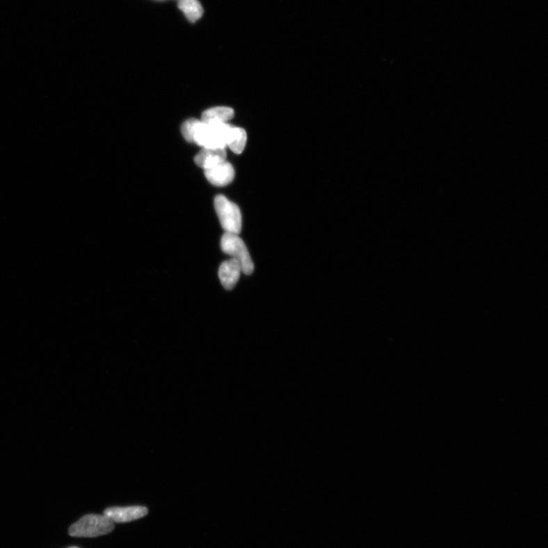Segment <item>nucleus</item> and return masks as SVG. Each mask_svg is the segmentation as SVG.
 Listing matches in <instances>:
<instances>
[{"instance_id":"5","label":"nucleus","mask_w":548,"mask_h":548,"mask_svg":"<svg viewBox=\"0 0 548 548\" xmlns=\"http://www.w3.org/2000/svg\"><path fill=\"white\" fill-rule=\"evenodd\" d=\"M147 514V508L140 506L111 507L104 512V515L114 523L130 522L146 517Z\"/></svg>"},{"instance_id":"9","label":"nucleus","mask_w":548,"mask_h":548,"mask_svg":"<svg viewBox=\"0 0 548 548\" xmlns=\"http://www.w3.org/2000/svg\"><path fill=\"white\" fill-rule=\"evenodd\" d=\"M234 117V110L229 107H215L205 111L202 115L206 124L227 123Z\"/></svg>"},{"instance_id":"6","label":"nucleus","mask_w":548,"mask_h":548,"mask_svg":"<svg viewBox=\"0 0 548 548\" xmlns=\"http://www.w3.org/2000/svg\"><path fill=\"white\" fill-rule=\"evenodd\" d=\"M207 179L216 187L227 186L235 178V169L227 161L206 169Z\"/></svg>"},{"instance_id":"4","label":"nucleus","mask_w":548,"mask_h":548,"mask_svg":"<svg viewBox=\"0 0 548 548\" xmlns=\"http://www.w3.org/2000/svg\"><path fill=\"white\" fill-rule=\"evenodd\" d=\"M222 251L237 261L246 275L252 274L255 269L253 261L243 241L236 234L225 232L221 239Z\"/></svg>"},{"instance_id":"13","label":"nucleus","mask_w":548,"mask_h":548,"mask_svg":"<svg viewBox=\"0 0 548 548\" xmlns=\"http://www.w3.org/2000/svg\"><path fill=\"white\" fill-rule=\"evenodd\" d=\"M69 548H79V547H69Z\"/></svg>"},{"instance_id":"2","label":"nucleus","mask_w":548,"mask_h":548,"mask_svg":"<svg viewBox=\"0 0 548 548\" xmlns=\"http://www.w3.org/2000/svg\"><path fill=\"white\" fill-rule=\"evenodd\" d=\"M232 127L227 123L206 124L201 120L193 143L203 148H225Z\"/></svg>"},{"instance_id":"10","label":"nucleus","mask_w":548,"mask_h":548,"mask_svg":"<svg viewBox=\"0 0 548 548\" xmlns=\"http://www.w3.org/2000/svg\"><path fill=\"white\" fill-rule=\"evenodd\" d=\"M246 143L247 134L244 129L232 126L229 135L227 147H229L230 150L233 152L236 153V154H240V153L243 152L245 150Z\"/></svg>"},{"instance_id":"11","label":"nucleus","mask_w":548,"mask_h":548,"mask_svg":"<svg viewBox=\"0 0 548 548\" xmlns=\"http://www.w3.org/2000/svg\"><path fill=\"white\" fill-rule=\"evenodd\" d=\"M179 8L192 23L196 22L204 14L203 7L198 0H180Z\"/></svg>"},{"instance_id":"8","label":"nucleus","mask_w":548,"mask_h":548,"mask_svg":"<svg viewBox=\"0 0 548 548\" xmlns=\"http://www.w3.org/2000/svg\"><path fill=\"white\" fill-rule=\"evenodd\" d=\"M227 159L225 148H203L195 158V163L200 168H211L225 162Z\"/></svg>"},{"instance_id":"7","label":"nucleus","mask_w":548,"mask_h":548,"mask_svg":"<svg viewBox=\"0 0 548 548\" xmlns=\"http://www.w3.org/2000/svg\"><path fill=\"white\" fill-rule=\"evenodd\" d=\"M241 273H243V270H241L239 263L235 259H231L223 262L218 273L223 287L228 290L235 287Z\"/></svg>"},{"instance_id":"1","label":"nucleus","mask_w":548,"mask_h":548,"mask_svg":"<svg viewBox=\"0 0 548 548\" xmlns=\"http://www.w3.org/2000/svg\"><path fill=\"white\" fill-rule=\"evenodd\" d=\"M115 523L106 515H86L71 526L69 534L77 538H95L111 533Z\"/></svg>"},{"instance_id":"12","label":"nucleus","mask_w":548,"mask_h":548,"mask_svg":"<svg viewBox=\"0 0 548 548\" xmlns=\"http://www.w3.org/2000/svg\"><path fill=\"white\" fill-rule=\"evenodd\" d=\"M200 122L201 120L192 118L186 120V122L183 124L182 132L185 140L190 143H193V137H195L198 127Z\"/></svg>"},{"instance_id":"3","label":"nucleus","mask_w":548,"mask_h":548,"mask_svg":"<svg viewBox=\"0 0 548 548\" xmlns=\"http://www.w3.org/2000/svg\"><path fill=\"white\" fill-rule=\"evenodd\" d=\"M214 205L225 232L239 235L243 228V216L239 207L223 195L216 197Z\"/></svg>"}]
</instances>
